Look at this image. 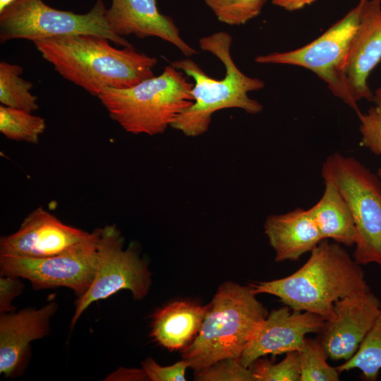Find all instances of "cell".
<instances>
[{
	"label": "cell",
	"mask_w": 381,
	"mask_h": 381,
	"mask_svg": "<svg viewBox=\"0 0 381 381\" xmlns=\"http://www.w3.org/2000/svg\"><path fill=\"white\" fill-rule=\"evenodd\" d=\"M109 42L102 36L75 35L33 43L59 74L93 96L108 87L127 88L154 76L157 58L133 47L115 48Z\"/></svg>",
	"instance_id": "cell-1"
},
{
	"label": "cell",
	"mask_w": 381,
	"mask_h": 381,
	"mask_svg": "<svg viewBox=\"0 0 381 381\" xmlns=\"http://www.w3.org/2000/svg\"><path fill=\"white\" fill-rule=\"evenodd\" d=\"M254 292L277 296L291 310L310 312L329 320L334 303L369 289L364 273L341 244L322 240L306 262L286 277L250 284Z\"/></svg>",
	"instance_id": "cell-2"
},
{
	"label": "cell",
	"mask_w": 381,
	"mask_h": 381,
	"mask_svg": "<svg viewBox=\"0 0 381 381\" xmlns=\"http://www.w3.org/2000/svg\"><path fill=\"white\" fill-rule=\"evenodd\" d=\"M202 51L214 55L225 68V76L217 80L208 75L194 61L183 59L171 65L192 78L193 103L181 112L171 127L188 137H197L207 131L212 116L216 111L238 108L246 113L256 114L263 106L250 98L248 92L263 89V80L244 74L234 61L231 47L232 37L226 32L219 31L199 40Z\"/></svg>",
	"instance_id": "cell-3"
},
{
	"label": "cell",
	"mask_w": 381,
	"mask_h": 381,
	"mask_svg": "<svg viewBox=\"0 0 381 381\" xmlns=\"http://www.w3.org/2000/svg\"><path fill=\"white\" fill-rule=\"evenodd\" d=\"M252 286L226 282L219 286L199 333L183 349V359L200 372L226 358H240L256 329L267 317Z\"/></svg>",
	"instance_id": "cell-4"
},
{
	"label": "cell",
	"mask_w": 381,
	"mask_h": 381,
	"mask_svg": "<svg viewBox=\"0 0 381 381\" xmlns=\"http://www.w3.org/2000/svg\"><path fill=\"white\" fill-rule=\"evenodd\" d=\"M193 84L171 65L127 88L104 89L98 96L109 116L126 132L163 133L193 103Z\"/></svg>",
	"instance_id": "cell-5"
},
{
	"label": "cell",
	"mask_w": 381,
	"mask_h": 381,
	"mask_svg": "<svg viewBox=\"0 0 381 381\" xmlns=\"http://www.w3.org/2000/svg\"><path fill=\"white\" fill-rule=\"evenodd\" d=\"M321 176L336 186L352 214L357 234L354 260L381 266L380 179L354 157L339 152L327 157Z\"/></svg>",
	"instance_id": "cell-6"
},
{
	"label": "cell",
	"mask_w": 381,
	"mask_h": 381,
	"mask_svg": "<svg viewBox=\"0 0 381 381\" xmlns=\"http://www.w3.org/2000/svg\"><path fill=\"white\" fill-rule=\"evenodd\" d=\"M103 0H96L87 13L61 11L42 0H15L0 11V42L15 39L32 42L47 38L95 35L122 47H133L111 29Z\"/></svg>",
	"instance_id": "cell-7"
},
{
	"label": "cell",
	"mask_w": 381,
	"mask_h": 381,
	"mask_svg": "<svg viewBox=\"0 0 381 381\" xmlns=\"http://www.w3.org/2000/svg\"><path fill=\"white\" fill-rule=\"evenodd\" d=\"M361 1L323 34L308 44L288 52L258 55L260 64H282L305 68L322 80L331 92L358 114L345 73V64L353 36L356 30Z\"/></svg>",
	"instance_id": "cell-8"
},
{
	"label": "cell",
	"mask_w": 381,
	"mask_h": 381,
	"mask_svg": "<svg viewBox=\"0 0 381 381\" xmlns=\"http://www.w3.org/2000/svg\"><path fill=\"white\" fill-rule=\"evenodd\" d=\"M150 284L147 266L135 248L124 249L123 237L116 226H105L101 229L94 279L87 291L75 302L71 328L92 303L123 289L129 290L134 299L141 300L147 294Z\"/></svg>",
	"instance_id": "cell-9"
},
{
	"label": "cell",
	"mask_w": 381,
	"mask_h": 381,
	"mask_svg": "<svg viewBox=\"0 0 381 381\" xmlns=\"http://www.w3.org/2000/svg\"><path fill=\"white\" fill-rule=\"evenodd\" d=\"M101 229L91 232L72 249L50 257L0 255L1 275L28 280L35 289L66 287L78 297L90 286L95 274Z\"/></svg>",
	"instance_id": "cell-10"
},
{
	"label": "cell",
	"mask_w": 381,
	"mask_h": 381,
	"mask_svg": "<svg viewBox=\"0 0 381 381\" xmlns=\"http://www.w3.org/2000/svg\"><path fill=\"white\" fill-rule=\"evenodd\" d=\"M380 314V301L370 289L337 300L332 317L320 332L319 340L328 358L344 361L351 358Z\"/></svg>",
	"instance_id": "cell-11"
},
{
	"label": "cell",
	"mask_w": 381,
	"mask_h": 381,
	"mask_svg": "<svg viewBox=\"0 0 381 381\" xmlns=\"http://www.w3.org/2000/svg\"><path fill=\"white\" fill-rule=\"evenodd\" d=\"M91 233L67 225L42 207L30 213L13 234L0 239V255L46 258L65 253Z\"/></svg>",
	"instance_id": "cell-12"
},
{
	"label": "cell",
	"mask_w": 381,
	"mask_h": 381,
	"mask_svg": "<svg viewBox=\"0 0 381 381\" xmlns=\"http://www.w3.org/2000/svg\"><path fill=\"white\" fill-rule=\"evenodd\" d=\"M284 306L273 310L262 321L244 349L240 361L249 366L260 357L299 351L303 347L306 335L318 333L325 320L320 316Z\"/></svg>",
	"instance_id": "cell-13"
},
{
	"label": "cell",
	"mask_w": 381,
	"mask_h": 381,
	"mask_svg": "<svg viewBox=\"0 0 381 381\" xmlns=\"http://www.w3.org/2000/svg\"><path fill=\"white\" fill-rule=\"evenodd\" d=\"M361 1L358 23L345 64L346 75L356 102H372L368 77L381 61V0Z\"/></svg>",
	"instance_id": "cell-14"
},
{
	"label": "cell",
	"mask_w": 381,
	"mask_h": 381,
	"mask_svg": "<svg viewBox=\"0 0 381 381\" xmlns=\"http://www.w3.org/2000/svg\"><path fill=\"white\" fill-rule=\"evenodd\" d=\"M107 18L119 37H155L171 43L186 57L198 53L182 39L174 20L159 11L157 0H111Z\"/></svg>",
	"instance_id": "cell-15"
},
{
	"label": "cell",
	"mask_w": 381,
	"mask_h": 381,
	"mask_svg": "<svg viewBox=\"0 0 381 381\" xmlns=\"http://www.w3.org/2000/svg\"><path fill=\"white\" fill-rule=\"evenodd\" d=\"M50 302L39 309L26 308L0 317V373L14 375L23 363L31 341L49 331V322L57 310Z\"/></svg>",
	"instance_id": "cell-16"
},
{
	"label": "cell",
	"mask_w": 381,
	"mask_h": 381,
	"mask_svg": "<svg viewBox=\"0 0 381 381\" xmlns=\"http://www.w3.org/2000/svg\"><path fill=\"white\" fill-rule=\"evenodd\" d=\"M264 230L277 262L297 260L324 240L308 209L271 214Z\"/></svg>",
	"instance_id": "cell-17"
},
{
	"label": "cell",
	"mask_w": 381,
	"mask_h": 381,
	"mask_svg": "<svg viewBox=\"0 0 381 381\" xmlns=\"http://www.w3.org/2000/svg\"><path fill=\"white\" fill-rule=\"evenodd\" d=\"M210 305L190 301H176L152 315L151 337L169 351L184 349L200 332Z\"/></svg>",
	"instance_id": "cell-18"
},
{
	"label": "cell",
	"mask_w": 381,
	"mask_h": 381,
	"mask_svg": "<svg viewBox=\"0 0 381 381\" xmlns=\"http://www.w3.org/2000/svg\"><path fill=\"white\" fill-rule=\"evenodd\" d=\"M324 182L322 197L308 210L324 239L346 246L355 245L357 234L351 210L336 186Z\"/></svg>",
	"instance_id": "cell-19"
},
{
	"label": "cell",
	"mask_w": 381,
	"mask_h": 381,
	"mask_svg": "<svg viewBox=\"0 0 381 381\" xmlns=\"http://www.w3.org/2000/svg\"><path fill=\"white\" fill-rule=\"evenodd\" d=\"M22 66L0 62V102L2 105L29 113L38 109L37 97L30 92L33 85L20 77Z\"/></svg>",
	"instance_id": "cell-20"
},
{
	"label": "cell",
	"mask_w": 381,
	"mask_h": 381,
	"mask_svg": "<svg viewBox=\"0 0 381 381\" xmlns=\"http://www.w3.org/2000/svg\"><path fill=\"white\" fill-rule=\"evenodd\" d=\"M336 368L340 373L358 369L365 380L377 379L381 370V314L354 355Z\"/></svg>",
	"instance_id": "cell-21"
},
{
	"label": "cell",
	"mask_w": 381,
	"mask_h": 381,
	"mask_svg": "<svg viewBox=\"0 0 381 381\" xmlns=\"http://www.w3.org/2000/svg\"><path fill=\"white\" fill-rule=\"evenodd\" d=\"M45 128L43 118L1 104L0 131L8 139L37 143Z\"/></svg>",
	"instance_id": "cell-22"
},
{
	"label": "cell",
	"mask_w": 381,
	"mask_h": 381,
	"mask_svg": "<svg viewBox=\"0 0 381 381\" xmlns=\"http://www.w3.org/2000/svg\"><path fill=\"white\" fill-rule=\"evenodd\" d=\"M300 381H337L340 373L327 362L328 358L319 339L306 338L303 347L298 351Z\"/></svg>",
	"instance_id": "cell-23"
},
{
	"label": "cell",
	"mask_w": 381,
	"mask_h": 381,
	"mask_svg": "<svg viewBox=\"0 0 381 381\" xmlns=\"http://www.w3.org/2000/svg\"><path fill=\"white\" fill-rule=\"evenodd\" d=\"M268 0H205L217 19L229 25H243L259 16Z\"/></svg>",
	"instance_id": "cell-24"
},
{
	"label": "cell",
	"mask_w": 381,
	"mask_h": 381,
	"mask_svg": "<svg viewBox=\"0 0 381 381\" xmlns=\"http://www.w3.org/2000/svg\"><path fill=\"white\" fill-rule=\"evenodd\" d=\"M372 102L374 106L365 114L360 111L357 114L361 135L360 144L381 159V86L375 90ZM376 174L381 180V164Z\"/></svg>",
	"instance_id": "cell-25"
},
{
	"label": "cell",
	"mask_w": 381,
	"mask_h": 381,
	"mask_svg": "<svg viewBox=\"0 0 381 381\" xmlns=\"http://www.w3.org/2000/svg\"><path fill=\"white\" fill-rule=\"evenodd\" d=\"M249 368L256 381H300L298 351L286 353L284 358L276 364L267 360L258 359Z\"/></svg>",
	"instance_id": "cell-26"
},
{
	"label": "cell",
	"mask_w": 381,
	"mask_h": 381,
	"mask_svg": "<svg viewBox=\"0 0 381 381\" xmlns=\"http://www.w3.org/2000/svg\"><path fill=\"white\" fill-rule=\"evenodd\" d=\"M195 380L200 381H256L249 368L242 365L239 358H226L196 373Z\"/></svg>",
	"instance_id": "cell-27"
},
{
	"label": "cell",
	"mask_w": 381,
	"mask_h": 381,
	"mask_svg": "<svg viewBox=\"0 0 381 381\" xmlns=\"http://www.w3.org/2000/svg\"><path fill=\"white\" fill-rule=\"evenodd\" d=\"M142 367L148 380L152 381H185L186 370L190 364L183 359L174 365L162 366L148 358L142 363Z\"/></svg>",
	"instance_id": "cell-28"
},
{
	"label": "cell",
	"mask_w": 381,
	"mask_h": 381,
	"mask_svg": "<svg viewBox=\"0 0 381 381\" xmlns=\"http://www.w3.org/2000/svg\"><path fill=\"white\" fill-rule=\"evenodd\" d=\"M24 286L18 277L1 275L0 277V311L1 313H11L15 310L13 300L20 294Z\"/></svg>",
	"instance_id": "cell-29"
},
{
	"label": "cell",
	"mask_w": 381,
	"mask_h": 381,
	"mask_svg": "<svg viewBox=\"0 0 381 381\" xmlns=\"http://www.w3.org/2000/svg\"><path fill=\"white\" fill-rule=\"evenodd\" d=\"M317 0H272L273 5L287 11H296L311 5Z\"/></svg>",
	"instance_id": "cell-30"
},
{
	"label": "cell",
	"mask_w": 381,
	"mask_h": 381,
	"mask_svg": "<svg viewBox=\"0 0 381 381\" xmlns=\"http://www.w3.org/2000/svg\"><path fill=\"white\" fill-rule=\"evenodd\" d=\"M15 0H0V11L4 9L8 5Z\"/></svg>",
	"instance_id": "cell-31"
}]
</instances>
